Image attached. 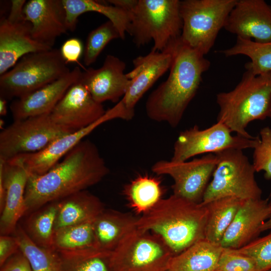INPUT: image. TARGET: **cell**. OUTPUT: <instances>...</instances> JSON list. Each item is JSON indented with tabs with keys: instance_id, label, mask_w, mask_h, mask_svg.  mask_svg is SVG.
I'll return each instance as SVG.
<instances>
[{
	"instance_id": "cell-1",
	"label": "cell",
	"mask_w": 271,
	"mask_h": 271,
	"mask_svg": "<svg viewBox=\"0 0 271 271\" xmlns=\"http://www.w3.org/2000/svg\"><path fill=\"white\" fill-rule=\"evenodd\" d=\"M109 172L95 145L82 140L44 174L29 175L25 194L27 212L86 190Z\"/></svg>"
},
{
	"instance_id": "cell-2",
	"label": "cell",
	"mask_w": 271,
	"mask_h": 271,
	"mask_svg": "<svg viewBox=\"0 0 271 271\" xmlns=\"http://www.w3.org/2000/svg\"><path fill=\"white\" fill-rule=\"evenodd\" d=\"M210 62L180 39L174 45L173 61L167 79L153 91L146 102L148 117L176 127L195 96Z\"/></svg>"
},
{
	"instance_id": "cell-3",
	"label": "cell",
	"mask_w": 271,
	"mask_h": 271,
	"mask_svg": "<svg viewBox=\"0 0 271 271\" xmlns=\"http://www.w3.org/2000/svg\"><path fill=\"white\" fill-rule=\"evenodd\" d=\"M206 206L172 195L141 215L137 228L159 236L174 255L205 239Z\"/></svg>"
},
{
	"instance_id": "cell-4",
	"label": "cell",
	"mask_w": 271,
	"mask_h": 271,
	"mask_svg": "<svg viewBox=\"0 0 271 271\" xmlns=\"http://www.w3.org/2000/svg\"><path fill=\"white\" fill-rule=\"evenodd\" d=\"M216 102L217 122L238 136L253 138L246 130L249 123L263 120L271 112V72L255 75L246 70L232 90L217 94Z\"/></svg>"
},
{
	"instance_id": "cell-5",
	"label": "cell",
	"mask_w": 271,
	"mask_h": 271,
	"mask_svg": "<svg viewBox=\"0 0 271 271\" xmlns=\"http://www.w3.org/2000/svg\"><path fill=\"white\" fill-rule=\"evenodd\" d=\"M180 5L179 0H138L127 31L136 46L153 41L152 50L160 52L179 39L182 30Z\"/></svg>"
},
{
	"instance_id": "cell-6",
	"label": "cell",
	"mask_w": 271,
	"mask_h": 271,
	"mask_svg": "<svg viewBox=\"0 0 271 271\" xmlns=\"http://www.w3.org/2000/svg\"><path fill=\"white\" fill-rule=\"evenodd\" d=\"M57 49L28 54L0 75V97L20 98L63 76L71 70Z\"/></svg>"
},
{
	"instance_id": "cell-7",
	"label": "cell",
	"mask_w": 271,
	"mask_h": 271,
	"mask_svg": "<svg viewBox=\"0 0 271 271\" xmlns=\"http://www.w3.org/2000/svg\"><path fill=\"white\" fill-rule=\"evenodd\" d=\"M237 0L180 1L181 40L204 55L213 47Z\"/></svg>"
},
{
	"instance_id": "cell-8",
	"label": "cell",
	"mask_w": 271,
	"mask_h": 271,
	"mask_svg": "<svg viewBox=\"0 0 271 271\" xmlns=\"http://www.w3.org/2000/svg\"><path fill=\"white\" fill-rule=\"evenodd\" d=\"M215 154L217 163L202 204L225 197L242 200L261 198L262 191L255 178V170L242 150H227Z\"/></svg>"
},
{
	"instance_id": "cell-9",
	"label": "cell",
	"mask_w": 271,
	"mask_h": 271,
	"mask_svg": "<svg viewBox=\"0 0 271 271\" xmlns=\"http://www.w3.org/2000/svg\"><path fill=\"white\" fill-rule=\"evenodd\" d=\"M174 256L158 235L136 228L111 252L112 271H168Z\"/></svg>"
},
{
	"instance_id": "cell-10",
	"label": "cell",
	"mask_w": 271,
	"mask_h": 271,
	"mask_svg": "<svg viewBox=\"0 0 271 271\" xmlns=\"http://www.w3.org/2000/svg\"><path fill=\"white\" fill-rule=\"evenodd\" d=\"M72 132L54 122L49 114L14 120L0 133V159L7 161L38 152Z\"/></svg>"
},
{
	"instance_id": "cell-11",
	"label": "cell",
	"mask_w": 271,
	"mask_h": 271,
	"mask_svg": "<svg viewBox=\"0 0 271 271\" xmlns=\"http://www.w3.org/2000/svg\"><path fill=\"white\" fill-rule=\"evenodd\" d=\"M231 133L226 125L217 121L204 129L195 125L182 131L174 143L171 160L182 162L198 155L215 154L231 149H253L258 139V136L247 139Z\"/></svg>"
},
{
	"instance_id": "cell-12",
	"label": "cell",
	"mask_w": 271,
	"mask_h": 271,
	"mask_svg": "<svg viewBox=\"0 0 271 271\" xmlns=\"http://www.w3.org/2000/svg\"><path fill=\"white\" fill-rule=\"evenodd\" d=\"M217 161V156L213 154L191 161L161 160L152 166V170L156 175H168L173 179V194L199 203Z\"/></svg>"
},
{
	"instance_id": "cell-13",
	"label": "cell",
	"mask_w": 271,
	"mask_h": 271,
	"mask_svg": "<svg viewBox=\"0 0 271 271\" xmlns=\"http://www.w3.org/2000/svg\"><path fill=\"white\" fill-rule=\"evenodd\" d=\"M176 41V40H175ZM175 41L162 51L152 50L133 61V69L126 73L130 82L127 90L119 101L131 119L134 115L138 102L155 82L170 69L173 58Z\"/></svg>"
},
{
	"instance_id": "cell-14",
	"label": "cell",
	"mask_w": 271,
	"mask_h": 271,
	"mask_svg": "<svg viewBox=\"0 0 271 271\" xmlns=\"http://www.w3.org/2000/svg\"><path fill=\"white\" fill-rule=\"evenodd\" d=\"M105 111L102 104L95 101L79 80L68 89L49 114L54 122L75 131L95 122Z\"/></svg>"
},
{
	"instance_id": "cell-15",
	"label": "cell",
	"mask_w": 271,
	"mask_h": 271,
	"mask_svg": "<svg viewBox=\"0 0 271 271\" xmlns=\"http://www.w3.org/2000/svg\"><path fill=\"white\" fill-rule=\"evenodd\" d=\"M122 118L120 111L114 106L106 110L100 118L91 125L56 139L38 152L21 155L13 158L24 167L29 175L43 174L98 126L108 121L122 119Z\"/></svg>"
},
{
	"instance_id": "cell-16",
	"label": "cell",
	"mask_w": 271,
	"mask_h": 271,
	"mask_svg": "<svg viewBox=\"0 0 271 271\" xmlns=\"http://www.w3.org/2000/svg\"><path fill=\"white\" fill-rule=\"evenodd\" d=\"M224 28L238 38L268 42L271 41V7L263 0H237Z\"/></svg>"
},
{
	"instance_id": "cell-17",
	"label": "cell",
	"mask_w": 271,
	"mask_h": 271,
	"mask_svg": "<svg viewBox=\"0 0 271 271\" xmlns=\"http://www.w3.org/2000/svg\"><path fill=\"white\" fill-rule=\"evenodd\" d=\"M0 176L6 191L5 205L1 212V235L14 233L18 221L27 212L25 194L29 175L17 160L0 159Z\"/></svg>"
},
{
	"instance_id": "cell-18",
	"label": "cell",
	"mask_w": 271,
	"mask_h": 271,
	"mask_svg": "<svg viewBox=\"0 0 271 271\" xmlns=\"http://www.w3.org/2000/svg\"><path fill=\"white\" fill-rule=\"evenodd\" d=\"M125 66L119 58L107 55L100 68H89L82 72L79 81L97 102L117 103L125 94L130 82L124 73Z\"/></svg>"
},
{
	"instance_id": "cell-19",
	"label": "cell",
	"mask_w": 271,
	"mask_h": 271,
	"mask_svg": "<svg viewBox=\"0 0 271 271\" xmlns=\"http://www.w3.org/2000/svg\"><path fill=\"white\" fill-rule=\"evenodd\" d=\"M82 73L79 67H75L55 81L15 99L10 105L14 120L50 113Z\"/></svg>"
},
{
	"instance_id": "cell-20",
	"label": "cell",
	"mask_w": 271,
	"mask_h": 271,
	"mask_svg": "<svg viewBox=\"0 0 271 271\" xmlns=\"http://www.w3.org/2000/svg\"><path fill=\"white\" fill-rule=\"evenodd\" d=\"M24 14L31 24L33 38L49 48H53L56 39L68 31L62 0H30Z\"/></svg>"
},
{
	"instance_id": "cell-21",
	"label": "cell",
	"mask_w": 271,
	"mask_h": 271,
	"mask_svg": "<svg viewBox=\"0 0 271 271\" xmlns=\"http://www.w3.org/2000/svg\"><path fill=\"white\" fill-rule=\"evenodd\" d=\"M31 29V24L25 18L1 19L0 75L13 67L24 56L52 49L35 41Z\"/></svg>"
},
{
	"instance_id": "cell-22",
	"label": "cell",
	"mask_w": 271,
	"mask_h": 271,
	"mask_svg": "<svg viewBox=\"0 0 271 271\" xmlns=\"http://www.w3.org/2000/svg\"><path fill=\"white\" fill-rule=\"evenodd\" d=\"M267 200H245L220 243L223 248L238 249L258 237L269 215Z\"/></svg>"
},
{
	"instance_id": "cell-23",
	"label": "cell",
	"mask_w": 271,
	"mask_h": 271,
	"mask_svg": "<svg viewBox=\"0 0 271 271\" xmlns=\"http://www.w3.org/2000/svg\"><path fill=\"white\" fill-rule=\"evenodd\" d=\"M98 197L83 190L57 201L54 232L94 219L104 210Z\"/></svg>"
},
{
	"instance_id": "cell-24",
	"label": "cell",
	"mask_w": 271,
	"mask_h": 271,
	"mask_svg": "<svg viewBox=\"0 0 271 271\" xmlns=\"http://www.w3.org/2000/svg\"><path fill=\"white\" fill-rule=\"evenodd\" d=\"M138 217L112 209H104L93 221L97 248L112 251L130 232L137 227Z\"/></svg>"
},
{
	"instance_id": "cell-25",
	"label": "cell",
	"mask_w": 271,
	"mask_h": 271,
	"mask_svg": "<svg viewBox=\"0 0 271 271\" xmlns=\"http://www.w3.org/2000/svg\"><path fill=\"white\" fill-rule=\"evenodd\" d=\"M62 2L68 31L75 30L80 15L87 12H96L108 18L118 30L121 39L125 38L130 22V13L111 5H107L105 2L97 1L62 0Z\"/></svg>"
},
{
	"instance_id": "cell-26",
	"label": "cell",
	"mask_w": 271,
	"mask_h": 271,
	"mask_svg": "<svg viewBox=\"0 0 271 271\" xmlns=\"http://www.w3.org/2000/svg\"><path fill=\"white\" fill-rule=\"evenodd\" d=\"M223 247L206 239L192 244L172 258L171 271H213Z\"/></svg>"
},
{
	"instance_id": "cell-27",
	"label": "cell",
	"mask_w": 271,
	"mask_h": 271,
	"mask_svg": "<svg viewBox=\"0 0 271 271\" xmlns=\"http://www.w3.org/2000/svg\"><path fill=\"white\" fill-rule=\"evenodd\" d=\"M244 201L234 197H225L202 204L207 210L205 239L220 244Z\"/></svg>"
},
{
	"instance_id": "cell-28",
	"label": "cell",
	"mask_w": 271,
	"mask_h": 271,
	"mask_svg": "<svg viewBox=\"0 0 271 271\" xmlns=\"http://www.w3.org/2000/svg\"><path fill=\"white\" fill-rule=\"evenodd\" d=\"M123 192L132 209L142 215L162 199L163 189L158 179L146 175H140L130 181Z\"/></svg>"
},
{
	"instance_id": "cell-29",
	"label": "cell",
	"mask_w": 271,
	"mask_h": 271,
	"mask_svg": "<svg viewBox=\"0 0 271 271\" xmlns=\"http://www.w3.org/2000/svg\"><path fill=\"white\" fill-rule=\"evenodd\" d=\"M93 221L64 227L55 231L53 249L59 252L98 249Z\"/></svg>"
},
{
	"instance_id": "cell-30",
	"label": "cell",
	"mask_w": 271,
	"mask_h": 271,
	"mask_svg": "<svg viewBox=\"0 0 271 271\" xmlns=\"http://www.w3.org/2000/svg\"><path fill=\"white\" fill-rule=\"evenodd\" d=\"M220 52L226 57L238 55L247 56L250 61L245 64V69L255 75L271 72V41L260 43L237 37L233 46Z\"/></svg>"
},
{
	"instance_id": "cell-31",
	"label": "cell",
	"mask_w": 271,
	"mask_h": 271,
	"mask_svg": "<svg viewBox=\"0 0 271 271\" xmlns=\"http://www.w3.org/2000/svg\"><path fill=\"white\" fill-rule=\"evenodd\" d=\"M57 201L48 203L30 215L24 228L29 238L37 245L53 249L54 224Z\"/></svg>"
},
{
	"instance_id": "cell-32",
	"label": "cell",
	"mask_w": 271,
	"mask_h": 271,
	"mask_svg": "<svg viewBox=\"0 0 271 271\" xmlns=\"http://www.w3.org/2000/svg\"><path fill=\"white\" fill-rule=\"evenodd\" d=\"M61 271H112L111 251L97 248L59 252Z\"/></svg>"
},
{
	"instance_id": "cell-33",
	"label": "cell",
	"mask_w": 271,
	"mask_h": 271,
	"mask_svg": "<svg viewBox=\"0 0 271 271\" xmlns=\"http://www.w3.org/2000/svg\"><path fill=\"white\" fill-rule=\"evenodd\" d=\"M14 234L18 240L20 250L28 258L33 271H61L57 251L36 244L20 225H17Z\"/></svg>"
},
{
	"instance_id": "cell-34",
	"label": "cell",
	"mask_w": 271,
	"mask_h": 271,
	"mask_svg": "<svg viewBox=\"0 0 271 271\" xmlns=\"http://www.w3.org/2000/svg\"><path fill=\"white\" fill-rule=\"evenodd\" d=\"M121 39L117 28L108 21L88 34L84 50V63L88 66L94 63L107 44L111 40Z\"/></svg>"
},
{
	"instance_id": "cell-35",
	"label": "cell",
	"mask_w": 271,
	"mask_h": 271,
	"mask_svg": "<svg viewBox=\"0 0 271 271\" xmlns=\"http://www.w3.org/2000/svg\"><path fill=\"white\" fill-rule=\"evenodd\" d=\"M253 165L256 172L263 171L264 177L271 179V128L264 127L259 131L253 148Z\"/></svg>"
},
{
	"instance_id": "cell-36",
	"label": "cell",
	"mask_w": 271,
	"mask_h": 271,
	"mask_svg": "<svg viewBox=\"0 0 271 271\" xmlns=\"http://www.w3.org/2000/svg\"><path fill=\"white\" fill-rule=\"evenodd\" d=\"M237 250L254 260L256 271L271 269V232Z\"/></svg>"
},
{
	"instance_id": "cell-37",
	"label": "cell",
	"mask_w": 271,
	"mask_h": 271,
	"mask_svg": "<svg viewBox=\"0 0 271 271\" xmlns=\"http://www.w3.org/2000/svg\"><path fill=\"white\" fill-rule=\"evenodd\" d=\"M213 271H256V265L252 257L237 249L223 248Z\"/></svg>"
},
{
	"instance_id": "cell-38",
	"label": "cell",
	"mask_w": 271,
	"mask_h": 271,
	"mask_svg": "<svg viewBox=\"0 0 271 271\" xmlns=\"http://www.w3.org/2000/svg\"><path fill=\"white\" fill-rule=\"evenodd\" d=\"M61 56L67 64L71 63L79 64L83 47L81 41L77 38H71L65 41L60 50Z\"/></svg>"
},
{
	"instance_id": "cell-39",
	"label": "cell",
	"mask_w": 271,
	"mask_h": 271,
	"mask_svg": "<svg viewBox=\"0 0 271 271\" xmlns=\"http://www.w3.org/2000/svg\"><path fill=\"white\" fill-rule=\"evenodd\" d=\"M0 271H33L25 255L20 249L1 266Z\"/></svg>"
},
{
	"instance_id": "cell-40",
	"label": "cell",
	"mask_w": 271,
	"mask_h": 271,
	"mask_svg": "<svg viewBox=\"0 0 271 271\" xmlns=\"http://www.w3.org/2000/svg\"><path fill=\"white\" fill-rule=\"evenodd\" d=\"M20 249V245L15 235H1L0 266Z\"/></svg>"
},
{
	"instance_id": "cell-41",
	"label": "cell",
	"mask_w": 271,
	"mask_h": 271,
	"mask_svg": "<svg viewBox=\"0 0 271 271\" xmlns=\"http://www.w3.org/2000/svg\"><path fill=\"white\" fill-rule=\"evenodd\" d=\"M106 2L110 5L120 8L130 14L136 6L138 0H108Z\"/></svg>"
},
{
	"instance_id": "cell-42",
	"label": "cell",
	"mask_w": 271,
	"mask_h": 271,
	"mask_svg": "<svg viewBox=\"0 0 271 271\" xmlns=\"http://www.w3.org/2000/svg\"><path fill=\"white\" fill-rule=\"evenodd\" d=\"M269 209V215L267 219L264 222L261 227V232L271 229V194L269 200L268 201Z\"/></svg>"
},
{
	"instance_id": "cell-43",
	"label": "cell",
	"mask_w": 271,
	"mask_h": 271,
	"mask_svg": "<svg viewBox=\"0 0 271 271\" xmlns=\"http://www.w3.org/2000/svg\"><path fill=\"white\" fill-rule=\"evenodd\" d=\"M8 112L7 100L0 97V115L5 116Z\"/></svg>"
},
{
	"instance_id": "cell-44",
	"label": "cell",
	"mask_w": 271,
	"mask_h": 271,
	"mask_svg": "<svg viewBox=\"0 0 271 271\" xmlns=\"http://www.w3.org/2000/svg\"><path fill=\"white\" fill-rule=\"evenodd\" d=\"M4 124H5L4 121L3 119H1V120H0V124H1V125H0V126H1V128H2V130L4 129L3 126H4Z\"/></svg>"
},
{
	"instance_id": "cell-45",
	"label": "cell",
	"mask_w": 271,
	"mask_h": 271,
	"mask_svg": "<svg viewBox=\"0 0 271 271\" xmlns=\"http://www.w3.org/2000/svg\"><path fill=\"white\" fill-rule=\"evenodd\" d=\"M270 118H271V112H270V114L269 115V116Z\"/></svg>"
},
{
	"instance_id": "cell-46",
	"label": "cell",
	"mask_w": 271,
	"mask_h": 271,
	"mask_svg": "<svg viewBox=\"0 0 271 271\" xmlns=\"http://www.w3.org/2000/svg\"><path fill=\"white\" fill-rule=\"evenodd\" d=\"M266 271H271V269H269V270H267Z\"/></svg>"
},
{
	"instance_id": "cell-47",
	"label": "cell",
	"mask_w": 271,
	"mask_h": 271,
	"mask_svg": "<svg viewBox=\"0 0 271 271\" xmlns=\"http://www.w3.org/2000/svg\"><path fill=\"white\" fill-rule=\"evenodd\" d=\"M168 271H171V270H168Z\"/></svg>"
}]
</instances>
